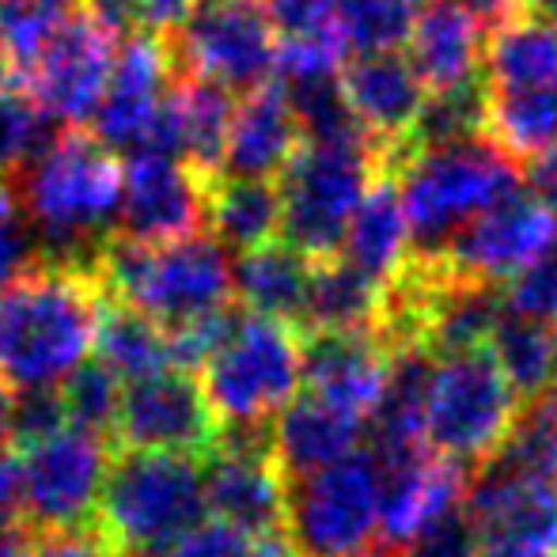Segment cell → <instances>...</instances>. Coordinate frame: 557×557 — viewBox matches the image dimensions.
Segmentation results:
<instances>
[{
  "mask_svg": "<svg viewBox=\"0 0 557 557\" xmlns=\"http://www.w3.org/2000/svg\"><path fill=\"white\" fill-rule=\"evenodd\" d=\"M107 293L88 265L35 258L0 288V380L61 387L96 352Z\"/></svg>",
  "mask_w": 557,
  "mask_h": 557,
  "instance_id": "cell-1",
  "label": "cell"
},
{
  "mask_svg": "<svg viewBox=\"0 0 557 557\" xmlns=\"http://www.w3.org/2000/svg\"><path fill=\"white\" fill-rule=\"evenodd\" d=\"M122 156L91 129H65L20 175V201L38 239V258L96 270L122 201Z\"/></svg>",
  "mask_w": 557,
  "mask_h": 557,
  "instance_id": "cell-2",
  "label": "cell"
},
{
  "mask_svg": "<svg viewBox=\"0 0 557 557\" xmlns=\"http://www.w3.org/2000/svg\"><path fill=\"white\" fill-rule=\"evenodd\" d=\"M107 300L129 304L168 334L235 304L227 247L216 235H186L175 243H137L107 235L96 258Z\"/></svg>",
  "mask_w": 557,
  "mask_h": 557,
  "instance_id": "cell-3",
  "label": "cell"
},
{
  "mask_svg": "<svg viewBox=\"0 0 557 557\" xmlns=\"http://www.w3.org/2000/svg\"><path fill=\"white\" fill-rule=\"evenodd\" d=\"M206 512L201 459L122 447L107 470L96 528L114 557H163Z\"/></svg>",
  "mask_w": 557,
  "mask_h": 557,
  "instance_id": "cell-4",
  "label": "cell"
},
{
  "mask_svg": "<svg viewBox=\"0 0 557 557\" xmlns=\"http://www.w3.org/2000/svg\"><path fill=\"white\" fill-rule=\"evenodd\" d=\"M410 255H441L459 227L523 190V171L490 137L410 152L395 163Z\"/></svg>",
  "mask_w": 557,
  "mask_h": 557,
  "instance_id": "cell-5",
  "label": "cell"
},
{
  "mask_svg": "<svg viewBox=\"0 0 557 557\" xmlns=\"http://www.w3.org/2000/svg\"><path fill=\"white\" fill-rule=\"evenodd\" d=\"M198 380L224 429H273L304 383V331L235 308L232 323L198 368Z\"/></svg>",
  "mask_w": 557,
  "mask_h": 557,
  "instance_id": "cell-6",
  "label": "cell"
},
{
  "mask_svg": "<svg viewBox=\"0 0 557 557\" xmlns=\"http://www.w3.org/2000/svg\"><path fill=\"white\" fill-rule=\"evenodd\" d=\"M383 152L372 140H304L281 171V239L308 262L342 255Z\"/></svg>",
  "mask_w": 557,
  "mask_h": 557,
  "instance_id": "cell-7",
  "label": "cell"
},
{
  "mask_svg": "<svg viewBox=\"0 0 557 557\" xmlns=\"http://www.w3.org/2000/svg\"><path fill=\"white\" fill-rule=\"evenodd\" d=\"M516 413L520 398L490 345L436 360L425 398V441L444 459L482 470L508 441Z\"/></svg>",
  "mask_w": 557,
  "mask_h": 557,
  "instance_id": "cell-8",
  "label": "cell"
},
{
  "mask_svg": "<svg viewBox=\"0 0 557 557\" xmlns=\"http://www.w3.org/2000/svg\"><path fill=\"white\" fill-rule=\"evenodd\" d=\"M285 535L296 557H352L380 539V470L368 447L288 482Z\"/></svg>",
  "mask_w": 557,
  "mask_h": 557,
  "instance_id": "cell-9",
  "label": "cell"
},
{
  "mask_svg": "<svg viewBox=\"0 0 557 557\" xmlns=\"http://www.w3.org/2000/svg\"><path fill=\"white\" fill-rule=\"evenodd\" d=\"M23 451V520L30 531L91 528L117 447L107 433L65 425Z\"/></svg>",
  "mask_w": 557,
  "mask_h": 557,
  "instance_id": "cell-10",
  "label": "cell"
},
{
  "mask_svg": "<svg viewBox=\"0 0 557 557\" xmlns=\"http://www.w3.org/2000/svg\"><path fill=\"white\" fill-rule=\"evenodd\" d=\"M277 27L262 0H213L194 8L186 27L171 35L175 69L224 84L235 96L262 88L277 76Z\"/></svg>",
  "mask_w": 557,
  "mask_h": 557,
  "instance_id": "cell-11",
  "label": "cell"
},
{
  "mask_svg": "<svg viewBox=\"0 0 557 557\" xmlns=\"http://www.w3.org/2000/svg\"><path fill=\"white\" fill-rule=\"evenodd\" d=\"M114 53L117 35H111L88 8H76L46 38L42 53L20 84L65 129H88L111 81Z\"/></svg>",
  "mask_w": 557,
  "mask_h": 557,
  "instance_id": "cell-12",
  "label": "cell"
},
{
  "mask_svg": "<svg viewBox=\"0 0 557 557\" xmlns=\"http://www.w3.org/2000/svg\"><path fill=\"white\" fill-rule=\"evenodd\" d=\"M114 444L194 455L206 462L216 447V413L198 375L171 364L156 375L125 383Z\"/></svg>",
  "mask_w": 557,
  "mask_h": 557,
  "instance_id": "cell-13",
  "label": "cell"
},
{
  "mask_svg": "<svg viewBox=\"0 0 557 557\" xmlns=\"http://www.w3.org/2000/svg\"><path fill=\"white\" fill-rule=\"evenodd\" d=\"M175 81L178 69L171 38L152 35V30H133L117 42L111 81H107V91L88 129L122 160L140 152L156 117L175 91Z\"/></svg>",
  "mask_w": 557,
  "mask_h": 557,
  "instance_id": "cell-14",
  "label": "cell"
},
{
  "mask_svg": "<svg viewBox=\"0 0 557 557\" xmlns=\"http://www.w3.org/2000/svg\"><path fill=\"white\" fill-rule=\"evenodd\" d=\"M122 168L114 235L137 243H175L206 227L209 178L201 171L168 156H125Z\"/></svg>",
  "mask_w": 557,
  "mask_h": 557,
  "instance_id": "cell-15",
  "label": "cell"
},
{
  "mask_svg": "<svg viewBox=\"0 0 557 557\" xmlns=\"http://www.w3.org/2000/svg\"><path fill=\"white\" fill-rule=\"evenodd\" d=\"M557 243V209L520 190L478 213L467 227L451 235L441 258L451 270L470 277L508 285L520 270L546 255Z\"/></svg>",
  "mask_w": 557,
  "mask_h": 557,
  "instance_id": "cell-16",
  "label": "cell"
},
{
  "mask_svg": "<svg viewBox=\"0 0 557 557\" xmlns=\"http://www.w3.org/2000/svg\"><path fill=\"white\" fill-rule=\"evenodd\" d=\"M467 512L482 557H557V482L482 470Z\"/></svg>",
  "mask_w": 557,
  "mask_h": 557,
  "instance_id": "cell-17",
  "label": "cell"
},
{
  "mask_svg": "<svg viewBox=\"0 0 557 557\" xmlns=\"http://www.w3.org/2000/svg\"><path fill=\"white\" fill-rule=\"evenodd\" d=\"M372 459L380 470V539L395 550L462 505L470 470L433 451L429 441L398 451H372Z\"/></svg>",
  "mask_w": 557,
  "mask_h": 557,
  "instance_id": "cell-18",
  "label": "cell"
},
{
  "mask_svg": "<svg viewBox=\"0 0 557 557\" xmlns=\"http://www.w3.org/2000/svg\"><path fill=\"white\" fill-rule=\"evenodd\" d=\"M342 91L349 111L383 152V171H391L410 145V133L429 99L425 81L398 50L357 53L342 65Z\"/></svg>",
  "mask_w": 557,
  "mask_h": 557,
  "instance_id": "cell-19",
  "label": "cell"
},
{
  "mask_svg": "<svg viewBox=\"0 0 557 557\" xmlns=\"http://www.w3.org/2000/svg\"><path fill=\"white\" fill-rule=\"evenodd\" d=\"M391 372V345L375 331L304 334V387L323 403L372 418Z\"/></svg>",
  "mask_w": 557,
  "mask_h": 557,
  "instance_id": "cell-20",
  "label": "cell"
},
{
  "mask_svg": "<svg viewBox=\"0 0 557 557\" xmlns=\"http://www.w3.org/2000/svg\"><path fill=\"white\" fill-rule=\"evenodd\" d=\"M206 505L250 539L285 531L288 482L273 447H216L206 459Z\"/></svg>",
  "mask_w": 557,
  "mask_h": 557,
  "instance_id": "cell-21",
  "label": "cell"
},
{
  "mask_svg": "<svg viewBox=\"0 0 557 557\" xmlns=\"http://www.w3.org/2000/svg\"><path fill=\"white\" fill-rule=\"evenodd\" d=\"M300 145H304V129L296 122L285 88L273 76L270 84L235 99L221 175L273 178L277 183L281 171L288 168V160H293Z\"/></svg>",
  "mask_w": 557,
  "mask_h": 557,
  "instance_id": "cell-22",
  "label": "cell"
},
{
  "mask_svg": "<svg viewBox=\"0 0 557 557\" xmlns=\"http://www.w3.org/2000/svg\"><path fill=\"white\" fill-rule=\"evenodd\" d=\"M410 65L429 91H447L485 76V23L459 0H433L410 30Z\"/></svg>",
  "mask_w": 557,
  "mask_h": 557,
  "instance_id": "cell-23",
  "label": "cell"
},
{
  "mask_svg": "<svg viewBox=\"0 0 557 557\" xmlns=\"http://www.w3.org/2000/svg\"><path fill=\"white\" fill-rule=\"evenodd\" d=\"M360 433H364V418L337 410L304 391L273 421V459L285 482H296L357 451Z\"/></svg>",
  "mask_w": 557,
  "mask_h": 557,
  "instance_id": "cell-24",
  "label": "cell"
},
{
  "mask_svg": "<svg viewBox=\"0 0 557 557\" xmlns=\"http://www.w3.org/2000/svg\"><path fill=\"white\" fill-rule=\"evenodd\" d=\"M410 224H406L403 194L398 178L391 171H380L360 201L357 216L345 235L342 258H349L357 270H364L375 281H395L410 262Z\"/></svg>",
  "mask_w": 557,
  "mask_h": 557,
  "instance_id": "cell-25",
  "label": "cell"
},
{
  "mask_svg": "<svg viewBox=\"0 0 557 557\" xmlns=\"http://www.w3.org/2000/svg\"><path fill=\"white\" fill-rule=\"evenodd\" d=\"M235 304L255 315H270L281 323H304V304H308L311 262L285 239L262 243L255 250H243L232 262Z\"/></svg>",
  "mask_w": 557,
  "mask_h": 557,
  "instance_id": "cell-26",
  "label": "cell"
},
{
  "mask_svg": "<svg viewBox=\"0 0 557 557\" xmlns=\"http://www.w3.org/2000/svg\"><path fill=\"white\" fill-rule=\"evenodd\" d=\"M387 285L368 277L349 258L334 255L311 262L308 304H304L300 331H375Z\"/></svg>",
  "mask_w": 557,
  "mask_h": 557,
  "instance_id": "cell-27",
  "label": "cell"
},
{
  "mask_svg": "<svg viewBox=\"0 0 557 557\" xmlns=\"http://www.w3.org/2000/svg\"><path fill=\"white\" fill-rule=\"evenodd\" d=\"M206 227L227 250H255L281 235V190L273 178H209Z\"/></svg>",
  "mask_w": 557,
  "mask_h": 557,
  "instance_id": "cell-28",
  "label": "cell"
},
{
  "mask_svg": "<svg viewBox=\"0 0 557 557\" xmlns=\"http://www.w3.org/2000/svg\"><path fill=\"white\" fill-rule=\"evenodd\" d=\"M485 84L490 88L557 84V23L528 12L497 23L485 38Z\"/></svg>",
  "mask_w": 557,
  "mask_h": 557,
  "instance_id": "cell-29",
  "label": "cell"
},
{
  "mask_svg": "<svg viewBox=\"0 0 557 557\" xmlns=\"http://www.w3.org/2000/svg\"><path fill=\"white\" fill-rule=\"evenodd\" d=\"M485 137L516 163L557 148V84L550 88H490Z\"/></svg>",
  "mask_w": 557,
  "mask_h": 557,
  "instance_id": "cell-30",
  "label": "cell"
},
{
  "mask_svg": "<svg viewBox=\"0 0 557 557\" xmlns=\"http://www.w3.org/2000/svg\"><path fill=\"white\" fill-rule=\"evenodd\" d=\"M175 111L183 129V160L206 178H216L224 171L227 129L235 114V91L206 76L178 73L175 81Z\"/></svg>",
  "mask_w": 557,
  "mask_h": 557,
  "instance_id": "cell-31",
  "label": "cell"
},
{
  "mask_svg": "<svg viewBox=\"0 0 557 557\" xmlns=\"http://www.w3.org/2000/svg\"><path fill=\"white\" fill-rule=\"evenodd\" d=\"M96 360H103L122 383L145 380V375L171 368V337L145 311L107 300L103 319H99Z\"/></svg>",
  "mask_w": 557,
  "mask_h": 557,
  "instance_id": "cell-32",
  "label": "cell"
},
{
  "mask_svg": "<svg viewBox=\"0 0 557 557\" xmlns=\"http://www.w3.org/2000/svg\"><path fill=\"white\" fill-rule=\"evenodd\" d=\"M490 349L520 403L543 395L557 383V334L539 319L505 311L490 337Z\"/></svg>",
  "mask_w": 557,
  "mask_h": 557,
  "instance_id": "cell-33",
  "label": "cell"
},
{
  "mask_svg": "<svg viewBox=\"0 0 557 557\" xmlns=\"http://www.w3.org/2000/svg\"><path fill=\"white\" fill-rule=\"evenodd\" d=\"M482 470L557 482V383L543 395L520 403L512 433Z\"/></svg>",
  "mask_w": 557,
  "mask_h": 557,
  "instance_id": "cell-34",
  "label": "cell"
},
{
  "mask_svg": "<svg viewBox=\"0 0 557 557\" xmlns=\"http://www.w3.org/2000/svg\"><path fill=\"white\" fill-rule=\"evenodd\" d=\"M65 133L20 81L0 88V178H20Z\"/></svg>",
  "mask_w": 557,
  "mask_h": 557,
  "instance_id": "cell-35",
  "label": "cell"
},
{
  "mask_svg": "<svg viewBox=\"0 0 557 557\" xmlns=\"http://www.w3.org/2000/svg\"><path fill=\"white\" fill-rule=\"evenodd\" d=\"M485 107H490L485 76L474 84H462V88L429 91L418 125L410 133V145H406V152L398 160H406L410 152H425V148H444L459 145V140L485 137Z\"/></svg>",
  "mask_w": 557,
  "mask_h": 557,
  "instance_id": "cell-36",
  "label": "cell"
},
{
  "mask_svg": "<svg viewBox=\"0 0 557 557\" xmlns=\"http://www.w3.org/2000/svg\"><path fill=\"white\" fill-rule=\"evenodd\" d=\"M421 8L413 0H342L334 15V30L345 53H387L410 42L413 20Z\"/></svg>",
  "mask_w": 557,
  "mask_h": 557,
  "instance_id": "cell-37",
  "label": "cell"
},
{
  "mask_svg": "<svg viewBox=\"0 0 557 557\" xmlns=\"http://www.w3.org/2000/svg\"><path fill=\"white\" fill-rule=\"evenodd\" d=\"M61 395H65V410L73 425L96 429L114 441V421L122 410L125 383L117 380L103 360H84L65 383H61Z\"/></svg>",
  "mask_w": 557,
  "mask_h": 557,
  "instance_id": "cell-38",
  "label": "cell"
},
{
  "mask_svg": "<svg viewBox=\"0 0 557 557\" xmlns=\"http://www.w3.org/2000/svg\"><path fill=\"white\" fill-rule=\"evenodd\" d=\"M505 311L523 319H539V323L557 319V243L539 262H531L528 270H520L508 281Z\"/></svg>",
  "mask_w": 557,
  "mask_h": 557,
  "instance_id": "cell-39",
  "label": "cell"
},
{
  "mask_svg": "<svg viewBox=\"0 0 557 557\" xmlns=\"http://www.w3.org/2000/svg\"><path fill=\"white\" fill-rule=\"evenodd\" d=\"M38 258V239L12 178H0V288Z\"/></svg>",
  "mask_w": 557,
  "mask_h": 557,
  "instance_id": "cell-40",
  "label": "cell"
},
{
  "mask_svg": "<svg viewBox=\"0 0 557 557\" xmlns=\"http://www.w3.org/2000/svg\"><path fill=\"white\" fill-rule=\"evenodd\" d=\"M73 425L65 410V395L61 387H38V391H15V410H12V444L27 447L58 429Z\"/></svg>",
  "mask_w": 557,
  "mask_h": 557,
  "instance_id": "cell-41",
  "label": "cell"
},
{
  "mask_svg": "<svg viewBox=\"0 0 557 557\" xmlns=\"http://www.w3.org/2000/svg\"><path fill=\"white\" fill-rule=\"evenodd\" d=\"M398 557H482L467 505H455L447 516L429 523L421 535H413L406 546H398Z\"/></svg>",
  "mask_w": 557,
  "mask_h": 557,
  "instance_id": "cell-42",
  "label": "cell"
},
{
  "mask_svg": "<svg viewBox=\"0 0 557 557\" xmlns=\"http://www.w3.org/2000/svg\"><path fill=\"white\" fill-rule=\"evenodd\" d=\"M163 557H255V539L224 520H201Z\"/></svg>",
  "mask_w": 557,
  "mask_h": 557,
  "instance_id": "cell-43",
  "label": "cell"
},
{
  "mask_svg": "<svg viewBox=\"0 0 557 557\" xmlns=\"http://www.w3.org/2000/svg\"><path fill=\"white\" fill-rule=\"evenodd\" d=\"M342 0H262L265 15L277 27V38H308L334 30V15Z\"/></svg>",
  "mask_w": 557,
  "mask_h": 557,
  "instance_id": "cell-44",
  "label": "cell"
},
{
  "mask_svg": "<svg viewBox=\"0 0 557 557\" xmlns=\"http://www.w3.org/2000/svg\"><path fill=\"white\" fill-rule=\"evenodd\" d=\"M23 557H114L99 528H73V531H30Z\"/></svg>",
  "mask_w": 557,
  "mask_h": 557,
  "instance_id": "cell-45",
  "label": "cell"
},
{
  "mask_svg": "<svg viewBox=\"0 0 557 557\" xmlns=\"http://www.w3.org/2000/svg\"><path fill=\"white\" fill-rule=\"evenodd\" d=\"M0 528H27L23 520V451L0 447Z\"/></svg>",
  "mask_w": 557,
  "mask_h": 557,
  "instance_id": "cell-46",
  "label": "cell"
},
{
  "mask_svg": "<svg viewBox=\"0 0 557 557\" xmlns=\"http://www.w3.org/2000/svg\"><path fill=\"white\" fill-rule=\"evenodd\" d=\"M459 4H467L470 12L478 15V20H490L493 27L497 23H505V20H512V15H520L523 12V0H459Z\"/></svg>",
  "mask_w": 557,
  "mask_h": 557,
  "instance_id": "cell-47",
  "label": "cell"
},
{
  "mask_svg": "<svg viewBox=\"0 0 557 557\" xmlns=\"http://www.w3.org/2000/svg\"><path fill=\"white\" fill-rule=\"evenodd\" d=\"M255 557H296V550H293V543H288L285 531H277V535L255 539Z\"/></svg>",
  "mask_w": 557,
  "mask_h": 557,
  "instance_id": "cell-48",
  "label": "cell"
},
{
  "mask_svg": "<svg viewBox=\"0 0 557 557\" xmlns=\"http://www.w3.org/2000/svg\"><path fill=\"white\" fill-rule=\"evenodd\" d=\"M30 528H0V557H23Z\"/></svg>",
  "mask_w": 557,
  "mask_h": 557,
  "instance_id": "cell-49",
  "label": "cell"
},
{
  "mask_svg": "<svg viewBox=\"0 0 557 557\" xmlns=\"http://www.w3.org/2000/svg\"><path fill=\"white\" fill-rule=\"evenodd\" d=\"M12 410H15V391L0 380V447L12 441Z\"/></svg>",
  "mask_w": 557,
  "mask_h": 557,
  "instance_id": "cell-50",
  "label": "cell"
},
{
  "mask_svg": "<svg viewBox=\"0 0 557 557\" xmlns=\"http://www.w3.org/2000/svg\"><path fill=\"white\" fill-rule=\"evenodd\" d=\"M523 12L539 15V20H554L557 23V0H523Z\"/></svg>",
  "mask_w": 557,
  "mask_h": 557,
  "instance_id": "cell-51",
  "label": "cell"
},
{
  "mask_svg": "<svg viewBox=\"0 0 557 557\" xmlns=\"http://www.w3.org/2000/svg\"><path fill=\"white\" fill-rule=\"evenodd\" d=\"M352 557H398V550H395V546L383 543V539H375V543L368 546V550H360V554H352Z\"/></svg>",
  "mask_w": 557,
  "mask_h": 557,
  "instance_id": "cell-52",
  "label": "cell"
},
{
  "mask_svg": "<svg viewBox=\"0 0 557 557\" xmlns=\"http://www.w3.org/2000/svg\"><path fill=\"white\" fill-rule=\"evenodd\" d=\"M8 84H15V73H12V61H8L4 46H0V88H8Z\"/></svg>",
  "mask_w": 557,
  "mask_h": 557,
  "instance_id": "cell-53",
  "label": "cell"
},
{
  "mask_svg": "<svg viewBox=\"0 0 557 557\" xmlns=\"http://www.w3.org/2000/svg\"><path fill=\"white\" fill-rule=\"evenodd\" d=\"M42 4H53L61 12H76V8H84V0H42Z\"/></svg>",
  "mask_w": 557,
  "mask_h": 557,
  "instance_id": "cell-54",
  "label": "cell"
},
{
  "mask_svg": "<svg viewBox=\"0 0 557 557\" xmlns=\"http://www.w3.org/2000/svg\"><path fill=\"white\" fill-rule=\"evenodd\" d=\"M201 4H213V0H201Z\"/></svg>",
  "mask_w": 557,
  "mask_h": 557,
  "instance_id": "cell-55",
  "label": "cell"
},
{
  "mask_svg": "<svg viewBox=\"0 0 557 557\" xmlns=\"http://www.w3.org/2000/svg\"><path fill=\"white\" fill-rule=\"evenodd\" d=\"M554 334H557V319H554Z\"/></svg>",
  "mask_w": 557,
  "mask_h": 557,
  "instance_id": "cell-56",
  "label": "cell"
}]
</instances>
